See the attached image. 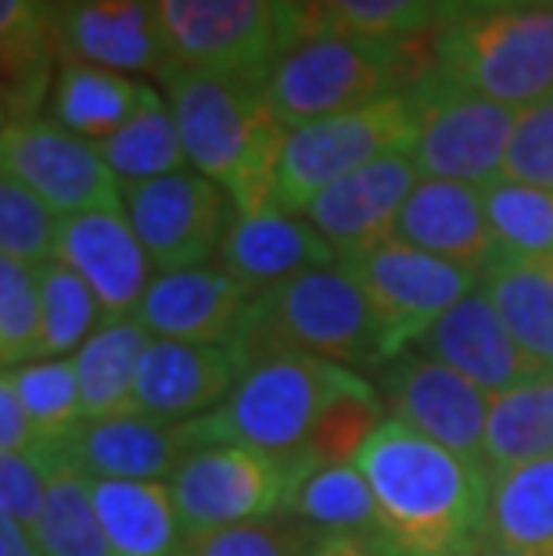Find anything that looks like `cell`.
<instances>
[{"mask_svg":"<svg viewBox=\"0 0 553 556\" xmlns=\"http://www.w3.org/2000/svg\"><path fill=\"white\" fill-rule=\"evenodd\" d=\"M255 288L227 269H176L151 277L134 319L148 334L187 345H234L249 316Z\"/></svg>","mask_w":553,"mask_h":556,"instance_id":"obj_17","label":"cell"},{"mask_svg":"<svg viewBox=\"0 0 553 556\" xmlns=\"http://www.w3.org/2000/svg\"><path fill=\"white\" fill-rule=\"evenodd\" d=\"M37 277L43 299V359H62L90 341L101 302L93 299L87 280L58 258L37 266Z\"/></svg>","mask_w":553,"mask_h":556,"instance_id":"obj_39","label":"cell"},{"mask_svg":"<svg viewBox=\"0 0 553 556\" xmlns=\"http://www.w3.org/2000/svg\"><path fill=\"white\" fill-rule=\"evenodd\" d=\"M381 413H385V399L378 388L367 384L356 370H349V366H338L321 417H316L310 438H305L302 453L296 456V467L313 470V467L356 464L363 445H367L374 431L388 420Z\"/></svg>","mask_w":553,"mask_h":556,"instance_id":"obj_31","label":"cell"},{"mask_svg":"<svg viewBox=\"0 0 553 556\" xmlns=\"http://www.w3.org/2000/svg\"><path fill=\"white\" fill-rule=\"evenodd\" d=\"M517 4H543V0H442V18L467 15V11H492V8H517ZM439 18V22H442Z\"/></svg>","mask_w":553,"mask_h":556,"instance_id":"obj_47","label":"cell"},{"mask_svg":"<svg viewBox=\"0 0 553 556\" xmlns=\"http://www.w3.org/2000/svg\"><path fill=\"white\" fill-rule=\"evenodd\" d=\"M406 93L417 109V140L410 155L420 176L470 187L500 180L521 112L445 79L431 65L417 73Z\"/></svg>","mask_w":553,"mask_h":556,"instance_id":"obj_8","label":"cell"},{"mask_svg":"<svg viewBox=\"0 0 553 556\" xmlns=\"http://www.w3.org/2000/svg\"><path fill=\"white\" fill-rule=\"evenodd\" d=\"M327 531L305 525L302 517L280 514L244 525L191 531L180 539L176 556H313Z\"/></svg>","mask_w":553,"mask_h":556,"instance_id":"obj_38","label":"cell"},{"mask_svg":"<svg viewBox=\"0 0 553 556\" xmlns=\"http://www.w3.org/2000/svg\"><path fill=\"white\" fill-rule=\"evenodd\" d=\"M381 399L395 420L428 434L467 464L486 467L489 395L450 363L403 352L381 370Z\"/></svg>","mask_w":553,"mask_h":556,"instance_id":"obj_14","label":"cell"},{"mask_svg":"<svg viewBox=\"0 0 553 556\" xmlns=\"http://www.w3.org/2000/svg\"><path fill=\"white\" fill-rule=\"evenodd\" d=\"M352 467L370 481L381 535L399 553L464 556L478 549L489 510L486 467L467 464L395 417L374 431Z\"/></svg>","mask_w":553,"mask_h":556,"instance_id":"obj_1","label":"cell"},{"mask_svg":"<svg viewBox=\"0 0 553 556\" xmlns=\"http://www.w3.org/2000/svg\"><path fill=\"white\" fill-rule=\"evenodd\" d=\"M431 68L517 112L553 98V0L442 18Z\"/></svg>","mask_w":553,"mask_h":556,"instance_id":"obj_5","label":"cell"},{"mask_svg":"<svg viewBox=\"0 0 553 556\" xmlns=\"http://www.w3.org/2000/svg\"><path fill=\"white\" fill-rule=\"evenodd\" d=\"M356 283L367 294V305L374 313L381 338L385 363L399 359L410 345L431 334V327L453 309L456 302L467 299L481 280L464 266H453L445 258H435L428 252H417L403 241H385L370 252H363L349 263Z\"/></svg>","mask_w":553,"mask_h":556,"instance_id":"obj_9","label":"cell"},{"mask_svg":"<svg viewBox=\"0 0 553 556\" xmlns=\"http://www.w3.org/2000/svg\"><path fill=\"white\" fill-rule=\"evenodd\" d=\"M428 345L435 359L450 363L456 374L475 381L489 399L511 392L525 381H536L539 374H550L511 338V330L503 327L500 313L492 309L489 294L481 288L456 302L431 327Z\"/></svg>","mask_w":553,"mask_h":556,"instance_id":"obj_22","label":"cell"},{"mask_svg":"<svg viewBox=\"0 0 553 556\" xmlns=\"http://www.w3.org/2000/svg\"><path fill=\"white\" fill-rule=\"evenodd\" d=\"M37 546L43 556H115L90 500V478L73 470L62 456L54 459L51 489L37 525Z\"/></svg>","mask_w":553,"mask_h":556,"instance_id":"obj_36","label":"cell"},{"mask_svg":"<svg viewBox=\"0 0 553 556\" xmlns=\"http://www.w3.org/2000/svg\"><path fill=\"white\" fill-rule=\"evenodd\" d=\"M244 377L230 345H187L151 338L137 370V417L187 424L219 409Z\"/></svg>","mask_w":553,"mask_h":556,"instance_id":"obj_19","label":"cell"},{"mask_svg":"<svg viewBox=\"0 0 553 556\" xmlns=\"http://www.w3.org/2000/svg\"><path fill=\"white\" fill-rule=\"evenodd\" d=\"M176 65L263 83L277 54V0H159Z\"/></svg>","mask_w":553,"mask_h":556,"instance_id":"obj_13","label":"cell"},{"mask_svg":"<svg viewBox=\"0 0 553 556\" xmlns=\"http://www.w3.org/2000/svg\"><path fill=\"white\" fill-rule=\"evenodd\" d=\"M230 194L202 173H169L123 184L129 227L159 274L202 266L230 230Z\"/></svg>","mask_w":553,"mask_h":556,"instance_id":"obj_11","label":"cell"},{"mask_svg":"<svg viewBox=\"0 0 553 556\" xmlns=\"http://www.w3.org/2000/svg\"><path fill=\"white\" fill-rule=\"evenodd\" d=\"M417 140V109L410 93H392L367 104V109L331 115V119L305 123L288 129L285 151L277 165L274 208L296 212L310 208L316 194L345 180L349 173L378 162L392 151H410Z\"/></svg>","mask_w":553,"mask_h":556,"instance_id":"obj_7","label":"cell"},{"mask_svg":"<svg viewBox=\"0 0 553 556\" xmlns=\"http://www.w3.org/2000/svg\"><path fill=\"white\" fill-rule=\"evenodd\" d=\"M420 180L425 176H420L414 155L392 151L316 194L305 208V219L335 248L338 263H349V258L395 238L399 212Z\"/></svg>","mask_w":553,"mask_h":556,"instance_id":"obj_16","label":"cell"},{"mask_svg":"<svg viewBox=\"0 0 553 556\" xmlns=\"http://www.w3.org/2000/svg\"><path fill=\"white\" fill-rule=\"evenodd\" d=\"M62 216L15 176L0 180V252L4 258L43 266L54 258Z\"/></svg>","mask_w":553,"mask_h":556,"instance_id":"obj_41","label":"cell"},{"mask_svg":"<svg viewBox=\"0 0 553 556\" xmlns=\"http://www.w3.org/2000/svg\"><path fill=\"white\" fill-rule=\"evenodd\" d=\"M497 252L517 258H553V194L517 180L481 187Z\"/></svg>","mask_w":553,"mask_h":556,"instance_id":"obj_37","label":"cell"},{"mask_svg":"<svg viewBox=\"0 0 553 556\" xmlns=\"http://www.w3.org/2000/svg\"><path fill=\"white\" fill-rule=\"evenodd\" d=\"M230 349L244 370L277 356H310L349 370L388 366L367 294L341 263L305 269L274 288L255 291L241 334Z\"/></svg>","mask_w":553,"mask_h":556,"instance_id":"obj_3","label":"cell"},{"mask_svg":"<svg viewBox=\"0 0 553 556\" xmlns=\"http://www.w3.org/2000/svg\"><path fill=\"white\" fill-rule=\"evenodd\" d=\"M464 556H478V549H475V553H464Z\"/></svg>","mask_w":553,"mask_h":556,"instance_id":"obj_50","label":"cell"},{"mask_svg":"<svg viewBox=\"0 0 553 556\" xmlns=\"http://www.w3.org/2000/svg\"><path fill=\"white\" fill-rule=\"evenodd\" d=\"M151 90L155 87L137 76H123L112 73V68L79 62L73 54H62L47 104H51L54 123L62 129L101 144L144 109Z\"/></svg>","mask_w":553,"mask_h":556,"instance_id":"obj_26","label":"cell"},{"mask_svg":"<svg viewBox=\"0 0 553 556\" xmlns=\"http://www.w3.org/2000/svg\"><path fill=\"white\" fill-rule=\"evenodd\" d=\"M478 288L489 294L517 345L543 370H553V258L497 252Z\"/></svg>","mask_w":553,"mask_h":556,"instance_id":"obj_30","label":"cell"},{"mask_svg":"<svg viewBox=\"0 0 553 556\" xmlns=\"http://www.w3.org/2000/svg\"><path fill=\"white\" fill-rule=\"evenodd\" d=\"M553 456V370L539 374L503 395L489 399L486 470H507L517 464Z\"/></svg>","mask_w":553,"mask_h":556,"instance_id":"obj_32","label":"cell"},{"mask_svg":"<svg viewBox=\"0 0 553 556\" xmlns=\"http://www.w3.org/2000/svg\"><path fill=\"white\" fill-rule=\"evenodd\" d=\"M98 151L104 155V162L112 165V173L120 176V184L184 173V162H187L173 109H169L166 93H159V90H151L144 109H140L120 134L101 140Z\"/></svg>","mask_w":553,"mask_h":556,"instance_id":"obj_35","label":"cell"},{"mask_svg":"<svg viewBox=\"0 0 553 556\" xmlns=\"http://www.w3.org/2000/svg\"><path fill=\"white\" fill-rule=\"evenodd\" d=\"M439 18L442 0H277V51L316 33L410 40Z\"/></svg>","mask_w":553,"mask_h":556,"instance_id":"obj_25","label":"cell"},{"mask_svg":"<svg viewBox=\"0 0 553 556\" xmlns=\"http://www.w3.org/2000/svg\"><path fill=\"white\" fill-rule=\"evenodd\" d=\"M18 388L22 406L33 424V456L51 459L84 424V399H79V377L73 359H40L4 370Z\"/></svg>","mask_w":553,"mask_h":556,"instance_id":"obj_34","label":"cell"},{"mask_svg":"<svg viewBox=\"0 0 553 556\" xmlns=\"http://www.w3.org/2000/svg\"><path fill=\"white\" fill-rule=\"evenodd\" d=\"M54 4H58V0H54Z\"/></svg>","mask_w":553,"mask_h":556,"instance_id":"obj_51","label":"cell"},{"mask_svg":"<svg viewBox=\"0 0 553 556\" xmlns=\"http://www.w3.org/2000/svg\"><path fill=\"white\" fill-rule=\"evenodd\" d=\"M219 263L230 277L263 291L274 283L305 274V269L335 266L338 255L310 219H296L280 208L234 216L219 244Z\"/></svg>","mask_w":553,"mask_h":556,"instance_id":"obj_23","label":"cell"},{"mask_svg":"<svg viewBox=\"0 0 553 556\" xmlns=\"http://www.w3.org/2000/svg\"><path fill=\"white\" fill-rule=\"evenodd\" d=\"M187 162L230 194L238 216L274 208L288 126L263 101V83L169 65L159 76Z\"/></svg>","mask_w":553,"mask_h":556,"instance_id":"obj_2","label":"cell"},{"mask_svg":"<svg viewBox=\"0 0 553 556\" xmlns=\"http://www.w3.org/2000/svg\"><path fill=\"white\" fill-rule=\"evenodd\" d=\"M410 73L406 40L316 33L280 47L263 79V101L280 126L299 129L403 93Z\"/></svg>","mask_w":553,"mask_h":556,"instance_id":"obj_4","label":"cell"},{"mask_svg":"<svg viewBox=\"0 0 553 556\" xmlns=\"http://www.w3.org/2000/svg\"><path fill=\"white\" fill-rule=\"evenodd\" d=\"M395 241L435 258H445L453 266H464L478 277L497 258V241H492L486 219L481 187L431 180V176H425L414 187V194L406 198L395 223Z\"/></svg>","mask_w":553,"mask_h":556,"instance_id":"obj_21","label":"cell"},{"mask_svg":"<svg viewBox=\"0 0 553 556\" xmlns=\"http://www.w3.org/2000/svg\"><path fill=\"white\" fill-rule=\"evenodd\" d=\"M338 363L310 356H277L244 370L234 395L219 409L184 424L194 448L249 445L296 459L310 438Z\"/></svg>","mask_w":553,"mask_h":556,"instance_id":"obj_6","label":"cell"},{"mask_svg":"<svg viewBox=\"0 0 553 556\" xmlns=\"http://www.w3.org/2000/svg\"><path fill=\"white\" fill-rule=\"evenodd\" d=\"M0 359L4 370L43 359V299L37 266L0 255Z\"/></svg>","mask_w":553,"mask_h":556,"instance_id":"obj_40","label":"cell"},{"mask_svg":"<svg viewBox=\"0 0 553 556\" xmlns=\"http://www.w3.org/2000/svg\"><path fill=\"white\" fill-rule=\"evenodd\" d=\"M0 556H43V553L37 546V539L18 520L0 517Z\"/></svg>","mask_w":553,"mask_h":556,"instance_id":"obj_46","label":"cell"},{"mask_svg":"<svg viewBox=\"0 0 553 556\" xmlns=\"http://www.w3.org/2000/svg\"><path fill=\"white\" fill-rule=\"evenodd\" d=\"M478 556H532V553L507 549V546H492V542H478Z\"/></svg>","mask_w":553,"mask_h":556,"instance_id":"obj_48","label":"cell"},{"mask_svg":"<svg viewBox=\"0 0 553 556\" xmlns=\"http://www.w3.org/2000/svg\"><path fill=\"white\" fill-rule=\"evenodd\" d=\"M62 54L123 76H162L176 65L159 0H58Z\"/></svg>","mask_w":553,"mask_h":556,"instance_id":"obj_15","label":"cell"},{"mask_svg":"<svg viewBox=\"0 0 553 556\" xmlns=\"http://www.w3.org/2000/svg\"><path fill=\"white\" fill-rule=\"evenodd\" d=\"M296 464L249 445L198 448L173 475V503L184 535L266 520L288 510Z\"/></svg>","mask_w":553,"mask_h":556,"instance_id":"obj_10","label":"cell"},{"mask_svg":"<svg viewBox=\"0 0 553 556\" xmlns=\"http://www.w3.org/2000/svg\"><path fill=\"white\" fill-rule=\"evenodd\" d=\"M0 62H4V126L37 119L51 101L62 40L51 0H0Z\"/></svg>","mask_w":553,"mask_h":556,"instance_id":"obj_24","label":"cell"},{"mask_svg":"<svg viewBox=\"0 0 553 556\" xmlns=\"http://www.w3.org/2000/svg\"><path fill=\"white\" fill-rule=\"evenodd\" d=\"M148 345V327H140L134 316L109 319L93 330L73 359L79 399H84V420L137 417V370Z\"/></svg>","mask_w":553,"mask_h":556,"instance_id":"obj_28","label":"cell"},{"mask_svg":"<svg viewBox=\"0 0 553 556\" xmlns=\"http://www.w3.org/2000/svg\"><path fill=\"white\" fill-rule=\"evenodd\" d=\"M392 556H406V553H399V549H395V546H392Z\"/></svg>","mask_w":553,"mask_h":556,"instance_id":"obj_49","label":"cell"},{"mask_svg":"<svg viewBox=\"0 0 553 556\" xmlns=\"http://www.w3.org/2000/svg\"><path fill=\"white\" fill-rule=\"evenodd\" d=\"M481 542L553 556V456L489 475Z\"/></svg>","mask_w":553,"mask_h":556,"instance_id":"obj_29","label":"cell"},{"mask_svg":"<svg viewBox=\"0 0 553 556\" xmlns=\"http://www.w3.org/2000/svg\"><path fill=\"white\" fill-rule=\"evenodd\" d=\"M313 556H392L385 535H327Z\"/></svg>","mask_w":553,"mask_h":556,"instance_id":"obj_45","label":"cell"},{"mask_svg":"<svg viewBox=\"0 0 553 556\" xmlns=\"http://www.w3.org/2000/svg\"><path fill=\"white\" fill-rule=\"evenodd\" d=\"M90 500L115 556H176L180 514L166 481H90Z\"/></svg>","mask_w":553,"mask_h":556,"instance_id":"obj_27","label":"cell"},{"mask_svg":"<svg viewBox=\"0 0 553 556\" xmlns=\"http://www.w3.org/2000/svg\"><path fill=\"white\" fill-rule=\"evenodd\" d=\"M54 258L76 269L109 319L134 316L151 283V258L126 208H93L58 223Z\"/></svg>","mask_w":553,"mask_h":556,"instance_id":"obj_18","label":"cell"},{"mask_svg":"<svg viewBox=\"0 0 553 556\" xmlns=\"http://www.w3.org/2000/svg\"><path fill=\"white\" fill-rule=\"evenodd\" d=\"M0 165L58 216L93 208H123V187L93 140L68 134L58 123L29 119L0 129Z\"/></svg>","mask_w":553,"mask_h":556,"instance_id":"obj_12","label":"cell"},{"mask_svg":"<svg viewBox=\"0 0 553 556\" xmlns=\"http://www.w3.org/2000/svg\"><path fill=\"white\" fill-rule=\"evenodd\" d=\"M58 456L40 459L29 453H0V517L18 520L29 535H37Z\"/></svg>","mask_w":553,"mask_h":556,"instance_id":"obj_43","label":"cell"},{"mask_svg":"<svg viewBox=\"0 0 553 556\" xmlns=\"http://www.w3.org/2000/svg\"><path fill=\"white\" fill-rule=\"evenodd\" d=\"M198 448L184 424L140 417L84 420L62 445V459L90 481H166Z\"/></svg>","mask_w":553,"mask_h":556,"instance_id":"obj_20","label":"cell"},{"mask_svg":"<svg viewBox=\"0 0 553 556\" xmlns=\"http://www.w3.org/2000/svg\"><path fill=\"white\" fill-rule=\"evenodd\" d=\"M503 180H517L553 194V98L521 109L503 162Z\"/></svg>","mask_w":553,"mask_h":556,"instance_id":"obj_42","label":"cell"},{"mask_svg":"<svg viewBox=\"0 0 553 556\" xmlns=\"http://www.w3.org/2000/svg\"><path fill=\"white\" fill-rule=\"evenodd\" d=\"M33 448H37V442H33L29 413L22 406L15 381L4 374V381H0V453H29L33 456Z\"/></svg>","mask_w":553,"mask_h":556,"instance_id":"obj_44","label":"cell"},{"mask_svg":"<svg viewBox=\"0 0 553 556\" xmlns=\"http://www.w3.org/2000/svg\"><path fill=\"white\" fill-rule=\"evenodd\" d=\"M296 464V459H291ZM291 517L327 531V535H381V514L370 481L360 467H296V484L288 495Z\"/></svg>","mask_w":553,"mask_h":556,"instance_id":"obj_33","label":"cell"}]
</instances>
